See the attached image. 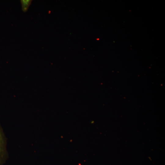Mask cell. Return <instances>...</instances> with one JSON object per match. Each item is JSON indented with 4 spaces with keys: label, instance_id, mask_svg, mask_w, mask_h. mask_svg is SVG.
Here are the masks:
<instances>
[{
    "label": "cell",
    "instance_id": "obj_2",
    "mask_svg": "<svg viewBox=\"0 0 165 165\" xmlns=\"http://www.w3.org/2000/svg\"><path fill=\"white\" fill-rule=\"evenodd\" d=\"M4 143L3 138L1 131L0 130V163L1 160H2L3 155L4 151Z\"/></svg>",
    "mask_w": 165,
    "mask_h": 165
},
{
    "label": "cell",
    "instance_id": "obj_1",
    "mask_svg": "<svg viewBox=\"0 0 165 165\" xmlns=\"http://www.w3.org/2000/svg\"><path fill=\"white\" fill-rule=\"evenodd\" d=\"M31 2L32 0H22L20 1L22 9L24 12H25L28 10Z\"/></svg>",
    "mask_w": 165,
    "mask_h": 165
}]
</instances>
